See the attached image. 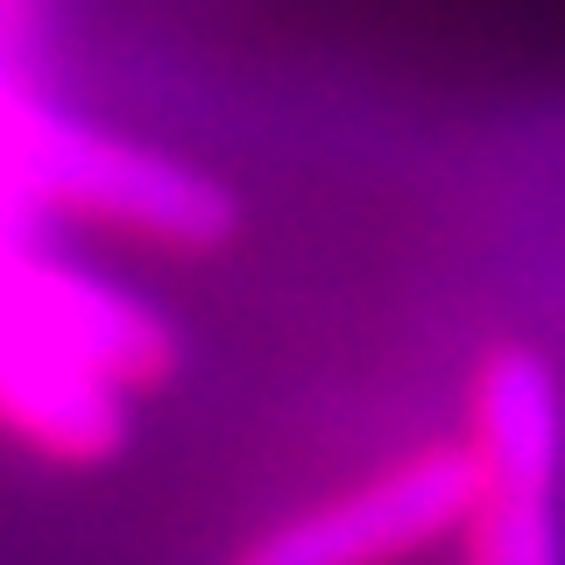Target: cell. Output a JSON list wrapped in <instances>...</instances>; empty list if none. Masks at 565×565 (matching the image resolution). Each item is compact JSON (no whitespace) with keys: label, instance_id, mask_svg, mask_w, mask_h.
Returning a JSON list of instances; mask_svg holds the SVG:
<instances>
[{"label":"cell","instance_id":"6da1fadb","mask_svg":"<svg viewBox=\"0 0 565 565\" xmlns=\"http://www.w3.org/2000/svg\"><path fill=\"white\" fill-rule=\"evenodd\" d=\"M452 565H565V388L537 347H488L459 396Z\"/></svg>","mask_w":565,"mask_h":565},{"label":"cell","instance_id":"7a4b0ae2","mask_svg":"<svg viewBox=\"0 0 565 565\" xmlns=\"http://www.w3.org/2000/svg\"><path fill=\"white\" fill-rule=\"evenodd\" d=\"M459 509H467V452L459 438H431L262 523L234 544L226 565H417L452 544Z\"/></svg>","mask_w":565,"mask_h":565},{"label":"cell","instance_id":"3957f363","mask_svg":"<svg viewBox=\"0 0 565 565\" xmlns=\"http://www.w3.org/2000/svg\"><path fill=\"white\" fill-rule=\"evenodd\" d=\"M0 438L50 467H106L135 438V403L85 375L0 290Z\"/></svg>","mask_w":565,"mask_h":565}]
</instances>
